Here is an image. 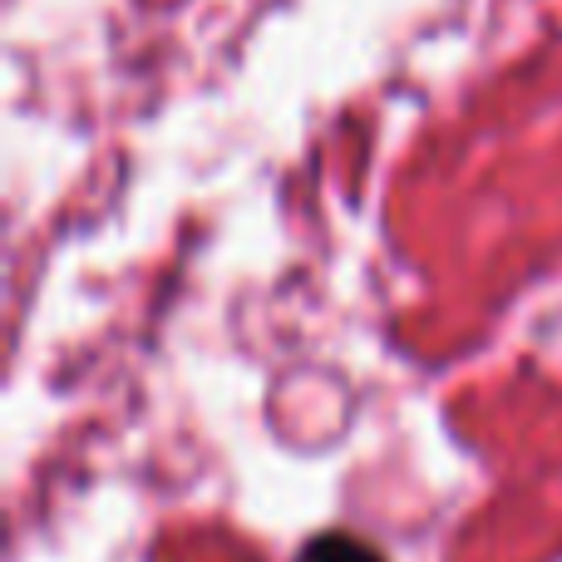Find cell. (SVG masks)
<instances>
[{"label": "cell", "mask_w": 562, "mask_h": 562, "mask_svg": "<svg viewBox=\"0 0 562 562\" xmlns=\"http://www.w3.org/2000/svg\"><path fill=\"white\" fill-rule=\"evenodd\" d=\"M296 562H385V558L356 533H321L301 548Z\"/></svg>", "instance_id": "1"}]
</instances>
